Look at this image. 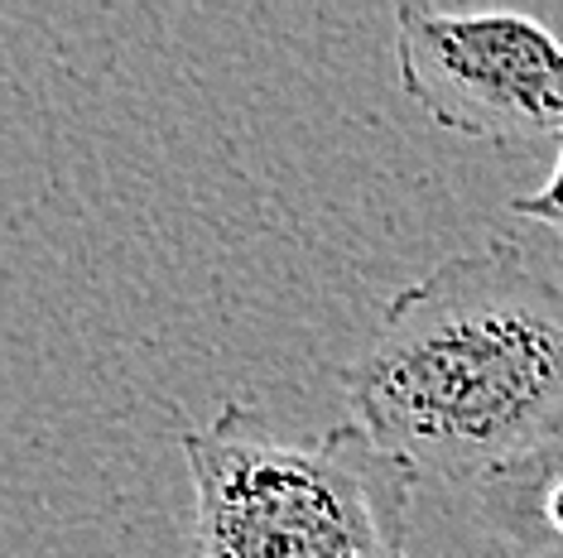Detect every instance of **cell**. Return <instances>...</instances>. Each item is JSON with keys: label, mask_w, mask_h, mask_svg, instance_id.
Instances as JSON below:
<instances>
[{"label": "cell", "mask_w": 563, "mask_h": 558, "mask_svg": "<svg viewBox=\"0 0 563 558\" xmlns=\"http://www.w3.org/2000/svg\"><path fill=\"white\" fill-rule=\"evenodd\" d=\"M342 395L419 477L482 487L563 438V270L516 241L439 260L386 303Z\"/></svg>", "instance_id": "6da1fadb"}, {"label": "cell", "mask_w": 563, "mask_h": 558, "mask_svg": "<svg viewBox=\"0 0 563 558\" xmlns=\"http://www.w3.org/2000/svg\"><path fill=\"white\" fill-rule=\"evenodd\" d=\"M194 481L188 558H415L419 467L356 418L294 443L261 410L227 400L178 428Z\"/></svg>", "instance_id": "7a4b0ae2"}, {"label": "cell", "mask_w": 563, "mask_h": 558, "mask_svg": "<svg viewBox=\"0 0 563 558\" xmlns=\"http://www.w3.org/2000/svg\"><path fill=\"white\" fill-rule=\"evenodd\" d=\"M395 78L439 131L530 145L563 135V44L516 10H395Z\"/></svg>", "instance_id": "3957f363"}, {"label": "cell", "mask_w": 563, "mask_h": 558, "mask_svg": "<svg viewBox=\"0 0 563 558\" xmlns=\"http://www.w3.org/2000/svg\"><path fill=\"white\" fill-rule=\"evenodd\" d=\"M477 505L506 558H563V438L492 472Z\"/></svg>", "instance_id": "277c9868"}, {"label": "cell", "mask_w": 563, "mask_h": 558, "mask_svg": "<svg viewBox=\"0 0 563 558\" xmlns=\"http://www.w3.org/2000/svg\"><path fill=\"white\" fill-rule=\"evenodd\" d=\"M510 217L534 222V226H544V232L563 236V135H559V159H554V169H549V179L534 188V193L510 202Z\"/></svg>", "instance_id": "5b68a950"}]
</instances>
